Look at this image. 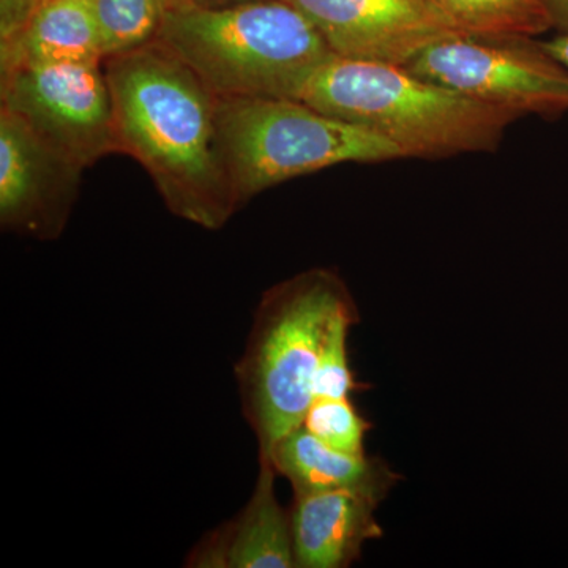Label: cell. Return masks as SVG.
Masks as SVG:
<instances>
[{
    "mask_svg": "<svg viewBox=\"0 0 568 568\" xmlns=\"http://www.w3.org/2000/svg\"><path fill=\"white\" fill-rule=\"evenodd\" d=\"M88 0H44L17 36L0 41V71L47 63H103Z\"/></svg>",
    "mask_w": 568,
    "mask_h": 568,
    "instance_id": "4fadbf2b",
    "label": "cell"
},
{
    "mask_svg": "<svg viewBox=\"0 0 568 568\" xmlns=\"http://www.w3.org/2000/svg\"><path fill=\"white\" fill-rule=\"evenodd\" d=\"M379 496L357 489L294 493L291 506L295 566L347 568L368 541L383 537Z\"/></svg>",
    "mask_w": 568,
    "mask_h": 568,
    "instance_id": "8fae6325",
    "label": "cell"
},
{
    "mask_svg": "<svg viewBox=\"0 0 568 568\" xmlns=\"http://www.w3.org/2000/svg\"><path fill=\"white\" fill-rule=\"evenodd\" d=\"M467 36L529 37L556 29L541 0H428Z\"/></svg>",
    "mask_w": 568,
    "mask_h": 568,
    "instance_id": "5bb4252c",
    "label": "cell"
},
{
    "mask_svg": "<svg viewBox=\"0 0 568 568\" xmlns=\"http://www.w3.org/2000/svg\"><path fill=\"white\" fill-rule=\"evenodd\" d=\"M544 6L547 7L552 21H555L556 29L559 32L568 31V0H541Z\"/></svg>",
    "mask_w": 568,
    "mask_h": 568,
    "instance_id": "d6986e66",
    "label": "cell"
},
{
    "mask_svg": "<svg viewBox=\"0 0 568 568\" xmlns=\"http://www.w3.org/2000/svg\"><path fill=\"white\" fill-rule=\"evenodd\" d=\"M339 58L406 65L428 44L467 36L428 0H287Z\"/></svg>",
    "mask_w": 568,
    "mask_h": 568,
    "instance_id": "9c48e42d",
    "label": "cell"
},
{
    "mask_svg": "<svg viewBox=\"0 0 568 568\" xmlns=\"http://www.w3.org/2000/svg\"><path fill=\"white\" fill-rule=\"evenodd\" d=\"M219 134L239 207L272 186L336 164L405 159L379 134L297 99H220Z\"/></svg>",
    "mask_w": 568,
    "mask_h": 568,
    "instance_id": "5b68a950",
    "label": "cell"
},
{
    "mask_svg": "<svg viewBox=\"0 0 568 568\" xmlns=\"http://www.w3.org/2000/svg\"><path fill=\"white\" fill-rule=\"evenodd\" d=\"M361 323V315L357 312L346 313L332 324L325 338L323 354L313 384L315 399H343L353 398L355 392L362 390V384L355 379L351 368L349 339L351 328Z\"/></svg>",
    "mask_w": 568,
    "mask_h": 568,
    "instance_id": "e0dca14e",
    "label": "cell"
},
{
    "mask_svg": "<svg viewBox=\"0 0 568 568\" xmlns=\"http://www.w3.org/2000/svg\"><path fill=\"white\" fill-rule=\"evenodd\" d=\"M403 67L519 119H556L568 112L566 67L549 54L544 41L529 37H447Z\"/></svg>",
    "mask_w": 568,
    "mask_h": 568,
    "instance_id": "8992f818",
    "label": "cell"
},
{
    "mask_svg": "<svg viewBox=\"0 0 568 568\" xmlns=\"http://www.w3.org/2000/svg\"><path fill=\"white\" fill-rule=\"evenodd\" d=\"M43 2L44 0H0V41L17 36Z\"/></svg>",
    "mask_w": 568,
    "mask_h": 568,
    "instance_id": "ac0fdd59",
    "label": "cell"
},
{
    "mask_svg": "<svg viewBox=\"0 0 568 568\" xmlns=\"http://www.w3.org/2000/svg\"><path fill=\"white\" fill-rule=\"evenodd\" d=\"M104 59L156 41L170 0H88Z\"/></svg>",
    "mask_w": 568,
    "mask_h": 568,
    "instance_id": "9a60e30c",
    "label": "cell"
},
{
    "mask_svg": "<svg viewBox=\"0 0 568 568\" xmlns=\"http://www.w3.org/2000/svg\"><path fill=\"white\" fill-rule=\"evenodd\" d=\"M183 2H189L193 3V6L209 7V9H213V7L235 6V3L250 2V0H183Z\"/></svg>",
    "mask_w": 568,
    "mask_h": 568,
    "instance_id": "44dd1931",
    "label": "cell"
},
{
    "mask_svg": "<svg viewBox=\"0 0 568 568\" xmlns=\"http://www.w3.org/2000/svg\"><path fill=\"white\" fill-rule=\"evenodd\" d=\"M265 462L290 480L294 493L357 489L386 499L402 480L383 458L336 450L304 426L284 436Z\"/></svg>",
    "mask_w": 568,
    "mask_h": 568,
    "instance_id": "7c38bea8",
    "label": "cell"
},
{
    "mask_svg": "<svg viewBox=\"0 0 568 568\" xmlns=\"http://www.w3.org/2000/svg\"><path fill=\"white\" fill-rule=\"evenodd\" d=\"M544 47L547 48L549 54L558 59L568 71V31L559 32L555 39L544 41Z\"/></svg>",
    "mask_w": 568,
    "mask_h": 568,
    "instance_id": "ffe728a7",
    "label": "cell"
},
{
    "mask_svg": "<svg viewBox=\"0 0 568 568\" xmlns=\"http://www.w3.org/2000/svg\"><path fill=\"white\" fill-rule=\"evenodd\" d=\"M353 294L331 268H310L268 287L254 312L234 368L242 413L260 458L302 425L315 402V376L332 324L357 312Z\"/></svg>",
    "mask_w": 568,
    "mask_h": 568,
    "instance_id": "277c9868",
    "label": "cell"
},
{
    "mask_svg": "<svg viewBox=\"0 0 568 568\" xmlns=\"http://www.w3.org/2000/svg\"><path fill=\"white\" fill-rule=\"evenodd\" d=\"M84 168L52 148L14 112L0 108V224L37 241L61 237Z\"/></svg>",
    "mask_w": 568,
    "mask_h": 568,
    "instance_id": "ba28073f",
    "label": "cell"
},
{
    "mask_svg": "<svg viewBox=\"0 0 568 568\" xmlns=\"http://www.w3.org/2000/svg\"><path fill=\"white\" fill-rule=\"evenodd\" d=\"M119 142L168 211L209 231L239 211L219 134L220 97L159 41L103 61Z\"/></svg>",
    "mask_w": 568,
    "mask_h": 568,
    "instance_id": "6da1fadb",
    "label": "cell"
},
{
    "mask_svg": "<svg viewBox=\"0 0 568 568\" xmlns=\"http://www.w3.org/2000/svg\"><path fill=\"white\" fill-rule=\"evenodd\" d=\"M274 466L260 459L256 485L245 507L205 534L185 559L193 568H294L291 510L276 496Z\"/></svg>",
    "mask_w": 568,
    "mask_h": 568,
    "instance_id": "30bf717a",
    "label": "cell"
},
{
    "mask_svg": "<svg viewBox=\"0 0 568 568\" xmlns=\"http://www.w3.org/2000/svg\"><path fill=\"white\" fill-rule=\"evenodd\" d=\"M0 108L88 170L122 153L103 63H47L0 71Z\"/></svg>",
    "mask_w": 568,
    "mask_h": 568,
    "instance_id": "52a82bcc",
    "label": "cell"
},
{
    "mask_svg": "<svg viewBox=\"0 0 568 568\" xmlns=\"http://www.w3.org/2000/svg\"><path fill=\"white\" fill-rule=\"evenodd\" d=\"M159 43L220 99H297L332 55L287 0L197 7L170 0Z\"/></svg>",
    "mask_w": 568,
    "mask_h": 568,
    "instance_id": "7a4b0ae2",
    "label": "cell"
},
{
    "mask_svg": "<svg viewBox=\"0 0 568 568\" xmlns=\"http://www.w3.org/2000/svg\"><path fill=\"white\" fill-rule=\"evenodd\" d=\"M301 426L328 447L354 455L365 454L366 435L373 428L351 398L315 399Z\"/></svg>",
    "mask_w": 568,
    "mask_h": 568,
    "instance_id": "2e32d148",
    "label": "cell"
},
{
    "mask_svg": "<svg viewBox=\"0 0 568 568\" xmlns=\"http://www.w3.org/2000/svg\"><path fill=\"white\" fill-rule=\"evenodd\" d=\"M298 100L379 134L405 159L495 152L518 115L417 77L396 63L332 55Z\"/></svg>",
    "mask_w": 568,
    "mask_h": 568,
    "instance_id": "3957f363",
    "label": "cell"
}]
</instances>
